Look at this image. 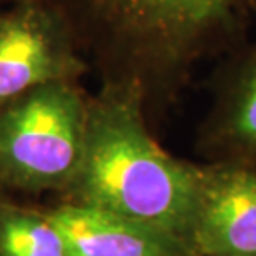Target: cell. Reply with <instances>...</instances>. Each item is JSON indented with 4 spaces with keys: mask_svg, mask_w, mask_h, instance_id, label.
<instances>
[{
    "mask_svg": "<svg viewBox=\"0 0 256 256\" xmlns=\"http://www.w3.org/2000/svg\"><path fill=\"white\" fill-rule=\"evenodd\" d=\"M146 120L140 90L102 84L88 98L84 155L66 188L76 203L150 226L190 253L200 165L166 153Z\"/></svg>",
    "mask_w": 256,
    "mask_h": 256,
    "instance_id": "2",
    "label": "cell"
},
{
    "mask_svg": "<svg viewBox=\"0 0 256 256\" xmlns=\"http://www.w3.org/2000/svg\"><path fill=\"white\" fill-rule=\"evenodd\" d=\"M5 5V0H0V7H4Z\"/></svg>",
    "mask_w": 256,
    "mask_h": 256,
    "instance_id": "9",
    "label": "cell"
},
{
    "mask_svg": "<svg viewBox=\"0 0 256 256\" xmlns=\"http://www.w3.org/2000/svg\"><path fill=\"white\" fill-rule=\"evenodd\" d=\"M0 256H68L47 214L20 210L0 213Z\"/></svg>",
    "mask_w": 256,
    "mask_h": 256,
    "instance_id": "8",
    "label": "cell"
},
{
    "mask_svg": "<svg viewBox=\"0 0 256 256\" xmlns=\"http://www.w3.org/2000/svg\"><path fill=\"white\" fill-rule=\"evenodd\" d=\"M213 104L200 133L212 162L256 168V38L224 54L212 78Z\"/></svg>",
    "mask_w": 256,
    "mask_h": 256,
    "instance_id": "6",
    "label": "cell"
},
{
    "mask_svg": "<svg viewBox=\"0 0 256 256\" xmlns=\"http://www.w3.org/2000/svg\"><path fill=\"white\" fill-rule=\"evenodd\" d=\"M27 2L64 24L102 84L140 90L146 114L175 98L198 65L242 44L256 15V0Z\"/></svg>",
    "mask_w": 256,
    "mask_h": 256,
    "instance_id": "1",
    "label": "cell"
},
{
    "mask_svg": "<svg viewBox=\"0 0 256 256\" xmlns=\"http://www.w3.org/2000/svg\"><path fill=\"white\" fill-rule=\"evenodd\" d=\"M188 246L193 256H256V168L200 166Z\"/></svg>",
    "mask_w": 256,
    "mask_h": 256,
    "instance_id": "5",
    "label": "cell"
},
{
    "mask_svg": "<svg viewBox=\"0 0 256 256\" xmlns=\"http://www.w3.org/2000/svg\"><path fill=\"white\" fill-rule=\"evenodd\" d=\"M68 256H192L166 234L132 220L82 203L47 213Z\"/></svg>",
    "mask_w": 256,
    "mask_h": 256,
    "instance_id": "7",
    "label": "cell"
},
{
    "mask_svg": "<svg viewBox=\"0 0 256 256\" xmlns=\"http://www.w3.org/2000/svg\"><path fill=\"white\" fill-rule=\"evenodd\" d=\"M88 62L52 12L18 0L0 7V106L52 84L78 82Z\"/></svg>",
    "mask_w": 256,
    "mask_h": 256,
    "instance_id": "4",
    "label": "cell"
},
{
    "mask_svg": "<svg viewBox=\"0 0 256 256\" xmlns=\"http://www.w3.org/2000/svg\"><path fill=\"white\" fill-rule=\"evenodd\" d=\"M88 98L52 82L0 106V180L24 190L66 188L84 155Z\"/></svg>",
    "mask_w": 256,
    "mask_h": 256,
    "instance_id": "3",
    "label": "cell"
}]
</instances>
